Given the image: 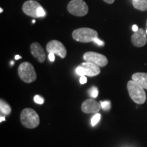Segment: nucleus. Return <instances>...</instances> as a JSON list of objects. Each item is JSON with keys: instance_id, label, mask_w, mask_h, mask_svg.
<instances>
[{"instance_id": "nucleus-8", "label": "nucleus", "mask_w": 147, "mask_h": 147, "mask_svg": "<svg viewBox=\"0 0 147 147\" xmlns=\"http://www.w3.org/2000/svg\"><path fill=\"white\" fill-rule=\"evenodd\" d=\"M101 104L94 99H87L82 104L81 110L86 114L97 113L101 109Z\"/></svg>"}, {"instance_id": "nucleus-7", "label": "nucleus", "mask_w": 147, "mask_h": 147, "mask_svg": "<svg viewBox=\"0 0 147 147\" xmlns=\"http://www.w3.org/2000/svg\"><path fill=\"white\" fill-rule=\"evenodd\" d=\"M47 51L49 53H54L61 58H65L67 55L65 46L58 40H51L49 42L47 45Z\"/></svg>"}, {"instance_id": "nucleus-4", "label": "nucleus", "mask_w": 147, "mask_h": 147, "mask_svg": "<svg viewBox=\"0 0 147 147\" xmlns=\"http://www.w3.org/2000/svg\"><path fill=\"white\" fill-rule=\"evenodd\" d=\"M18 74L20 78L26 83H32L37 78L34 67L29 62H23L19 65Z\"/></svg>"}, {"instance_id": "nucleus-31", "label": "nucleus", "mask_w": 147, "mask_h": 147, "mask_svg": "<svg viewBox=\"0 0 147 147\" xmlns=\"http://www.w3.org/2000/svg\"><path fill=\"white\" fill-rule=\"evenodd\" d=\"M146 21H147V20H146Z\"/></svg>"}, {"instance_id": "nucleus-11", "label": "nucleus", "mask_w": 147, "mask_h": 147, "mask_svg": "<svg viewBox=\"0 0 147 147\" xmlns=\"http://www.w3.org/2000/svg\"><path fill=\"white\" fill-rule=\"evenodd\" d=\"M32 55L40 63H44L46 59V54L43 48L38 42H34L30 46Z\"/></svg>"}, {"instance_id": "nucleus-1", "label": "nucleus", "mask_w": 147, "mask_h": 147, "mask_svg": "<svg viewBox=\"0 0 147 147\" xmlns=\"http://www.w3.org/2000/svg\"><path fill=\"white\" fill-rule=\"evenodd\" d=\"M20 119L21 124L28 129L36 128L40 123L39 115L32 108H25L22 110Z\"/></svg>"}, {"instance_id": "nucleus-30", "label": "nucleus", "mask_w": 147, "mask_h": 147, "mask_svg": "<svg viewBox=\"0 0 147 147\" xmlns=\"http://www.w3.org/2000/svg\"><path fill=\"white\" fill-rule=\"evenodd\" d=\"M14 64V62L13 61H11V65H13Z\"/></svg>"}, {"instance_id": "nucleus-9", "label": "nucleus", "mask_w": 147, "mask_h": 147, "mask_svg": "<svg viewBox=\"0 0 147 147\" xmlns=\"http://www.w3.org/2000/svg\"><path fill=\"white\" fill-rule=\"evenodd\" d=\"M146 33L144 29L140 28L137 32H134L131 36V43L134 47H142L146 45L147 42Z\"/></svg>"}, {"instance_id": "nucleus-13", "label": "nucleus", "mask_w": 147, "mask_h": 147, "mask_svg": "<svg viewBox=\"0 0 147 147\" xmlns=\"http://www.w3.org/2000/svg\"><path fill=\"white\" fill-rule=\"evenodd\" d=\"M131 78L132 80L144 89H147V73L136 72L132 75Z\"/></svg>"}, {"instance_id": "nucleus-25", "label": "nucleus", "mask_w": 147, "mask_h": 147, "mask_svg": "<svg viewBox=\"0 0 147 147\" xmlns=\"http://www.w3.org/2000/svg\"><path fill=\"white\" fill-rule=\"evenodd\" d=\"M138 29H139V28H138V27L136 25H133V26H132V30H133L134 32H137V31H138Z\"/></svg>"}, {"instance_id": "nucleus-15", "label": "nucleus", "mask_w": 147, "mask_h": 147, "mask_svg": "<svg viewBox=\"0 0 147 147\" xmlns=\"http://www.w3.org/2000/svg\"><path fill=\"white\" fill-rule=\"evenodd\" d=\"M133 5L138 10H147V0H133Z\"/></svg>"}, {"instance_id": "nucleus-26", "label": "nucleus", "mask_w": 147, "mask_h": 147, "mask_svg": "<svg viewBox=\"0 0 147 147\" xmlns=\"http://www.w3.org/2000/svg\"><path fill=\"white\" fill-rule=\"evenodd\" d=\"M104 1H105L106 3H108V4H112V3H113L115 2V0H104Z\"/></svg>"}, {"instance_id": "nucleus-14", "label": "nucleus", "mask_w": 147, "mask_h": 147, "mask_svg": "<svg viewBox=\"0 0 147 147\" xmlns=\"http://www.w3.org/2000/svg\"><path fill=\"white\" fill-rule=\"evenodd\" d=\"M11 107L7 102H5L4 100H0V112L1 115L3 116H6L10 115L11 113Z\"/></svg>"}, {"instance_id": "nucleus-29", "label": "nucleus", "mask_w": 147, "mask_h": 147, "mask_svg": "<svg viewBox=\"0 0 147 147\" xmlns=\"http://www.w3.org/2000/svg\"><path fill=\"white\" fill-rule=\"evenodd\" d=\"M3 12V9L2 8H0V12H1H1Z\"/></svg>"}, {"instance_id": "nucleus-20", "label": "nucleus", "mask_w": 147, "mask_h": 147, "mask_svg": "<svg viewBox=\"0 0 147 147\" xmlns=\"http://www.w3.org/2000/svg\"><path fill=\"white\" fill-rule=\"evenodd\" d=\"M101 106L104 110H108L110 108V102L108 101H105V102H101Z\"/></svg>"}, {"instance_id": "nucleus-27", "label": "nucleus", "mask_w": 147, "mask_h": 147, "mask_svg": "<svg viewBox=\"0 0 147 147\" xmlns=\"http://www.w3.org/2000/svg\"><path fill=\"white\" fill-rule=\"evenodd\" d=\"M5 121V117L4 116H1V118H0V122H2V121Z\"/></svg>"}, {"instance_id": "nucleus-10", "label": "nucleus", "mask_w": 147, "mask_h": 147, "mask_svg": "<svg viewBox=\"0 0 147 147\" xmlns=\"http://www.w3.org/2000/svg\"><path fill=\"white\" fill-rule=\"evenodd\" d=\"M41 6L39 3L34 0H29L25 1L23 5V11L27 16L34 18H38L37 12L38 8Z\"/></svg>"}, {"instance_id": "nucleus-23", "label": "nucleus", "mask_w": 147, "mask_h": 147, "mask_svg": "<svg viewBox=\"0 0 147 147\" xmlns=\"http://www.w3.org/2000/svg\"><path fill=\"white\" fill-rule=\"evenodd\" d=\"M87 77H86L85 76H80V84H85V83H87Z\"/></svg>"}, {"instance_id": "nucleus-16", "label": "nucleus", "mask_w": 147, "mask_h": 147, "mask_svg": "<svg viewBox=\"0 0 147 147\" xmlns=\"http://www.w3.org/2000/svg\"><path fill=\"white\" fill-rule=\"evenodd\" d=\"M100 118H101V115H100V114H98V113L95 114V115L93 116V117H92V119H91V125L92 126L96 125L97 123H98L99 121H100Z\"/></svg>"}, {"instance_id": "nucleus-28", "label": "nucleus", "mask_w": 147, "mask_h": 147, "mask_svg": "<svg viewBox=\"0 0 147 147\" xmlns=\"http://www.w3.org/2000/svg\"><path fill=\"white\" fill-rule=\"evenodd\" d=\"M21 57L19 56V55H16V56H15V59L16 60L19 59H21Z\"/></svg>"}, {"instance_id": "nucleus-5", "label": "nucleus", "mask_w": 147, "mask_h": 147, "mask_svg": "<svg viewBox=\"0 0 147 147\" xmlns=\"http://www.w3.org/2000/svg\"><path fill=\"white\" fill-rule=\"evenodd\" d=\"M67 8L69 13L76 16H84L89 12L88 5L83 0H71Z\"/></svg>"}, {"instance_id": "nucleus-18", "label": "nucleus", "mask_w": 147, "mask_h": 147, "mask_svg": "<svg viewBox=\"0 0 147 147\" xmlns=\"http://www.w3.org/2000/svg\"><path fill=\"white\" fill-rule=\"evenodd\" d=\"M76 72L79 76H85V71H84V69L82 66L79 65L78 67H77V68L76 69Z\"/></svg>"}, {"instance_id": "nucleus-12", "label": "nucleus", "mask_w": 147, "mask_h": 147, "mask_svg": "<svg viewBox=\"0 0 147 147\" xmlns=\"http://www.w3.org/2000/svg\"><path fill=\"white\" fill-rule=\"evenodd\" d=\"M84 69L85 71V76L93 77L97 76L101 72L100 67L95 64L90 63V62L84 61L80 65Z\"/></svg>"}, {"instance_id": "nucleus-21", "label": "nucleus", "mask_w": 147, "mask_h": 147, "mask_svg": "<svg viewBox=\"0 0 147 147\" xmlns=\"http://www.w3.org/2000/svg\"><path fill=\"white\" fill-rule=\"evenodd\" d=\"M37 14H38V17H44L46 15V12L45 10H44V8H42V6H40L39 8H38V12H37Z\"/></svg>"}, {"instance_id": "nucleus-3", "label": "nucleus", "mask_w": 147, "mask_h": 147, "mask_svg": "<svg viewBox=\"0 0 147 147\" xmlns=\"http://www.w3.org/2000/svg\"><path fill=\"white\" fill-rule=\"evenodd\" d=\"M72 37L76 41L88 43L93 42L95 38H98V33L94 29L87 27H82L74 31Z\"/></svg>"}, {"instance_id": "nucleus-19", "label": "nucleus", "mask_w": 147, "mask_h": 147, "mask_svg": "<svg viewBox=\"0 0 147 147\" xmlns=\"http://www.w3.org/2000/svg\"><path fill=\"white\" fill-rule=\"evenodd\" d=\"M34 100V102L38 104H43L44 102H45L44 99L42 98L41 96H40V95H35Z\"/></svg>"}, {"instance_id": "nucleus-17", "label": "nucleus", "mask_w": 147, "mask_h": 147, "mask_svg": "<svg viewBox=\"0 0 147 147\" xmlns=\"http://www.w3.org/2000/svg\"><path fill=\"white\" fill-rule=\"evenodd\" d=\"M89 94L93 98H95L98 95V90L96 87H92L89 91Z\"/></svg>"}, {"instance_id": "nucleus-6", "label": "nucleus", "mask_w": 147, "mask_h": 147, "mask_svg": "<svg viewBox=\"0 0 147 147\" xmlns=\"http://www.w3.org/2000/svg\"><path fill=\"white\" fill-rule=\"evenodd\" d=\"M83 59L84 61L90 62L100 67H104L108 63V60L106 56L95 52L85 53L83 55Z\"/></svg>"}, {"instance_id": "nucleus-22", "label": "nucleus", "mask_w": 147, "mask_h": 147, "mask_svg": "<svg viewBox=\"0 0 147 147\" xmlns=\"http://www.w3.org/2000/svg\"><path fill=\"white\" fill-rule=\"evenodd\" d=\"M95 42V43H96L97 45H99V46H104V42L102 41V40H101L100 39H99L98 38H95V39L94 40V41H93Z\"/></svg>"}, {"instance_id": "nucleus-2", "label": "nucleus", "mask_w": 147, "mask_h": 147, "mask_svg": "<svg viewBox=\"0 0 147 147\" xmlns=\"http://www.w3.org/2000/svg\"><path fill=\"white\" fill-rule=\"evenodd\" d=\"M127 87L129 95L134 102L138 104H144L146 100V95L144 88L132 80L128 81Z\"/></svg>"}, {"instance_id": "nucleus-24", "label": "nucleus", "mask_w": 147, "mask_h": 147, "mask_svg": "<svg viewBox=\"0 0 147 147\" xmlns=\"http://www.w3.org/2000/svg\"><path fill=\"white\" fill-rule=\"evenodd\" d=\"M49 60H50L51 62L54 61L55 59V54H54V53H49Z\"/></svg>"}]
</instances>
